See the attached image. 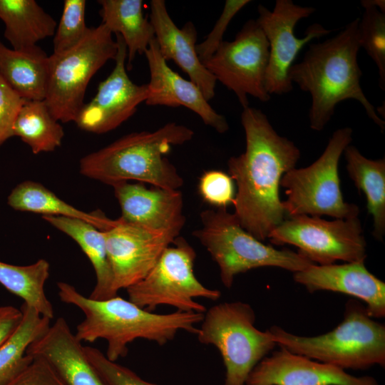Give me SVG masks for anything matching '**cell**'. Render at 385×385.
Masks as SVG:
<instances>
[{
  "label": "cell",
  "mask_w": 385,
  "mask_h": 385,
  "mask_svg": "<svg viewBox=\"0 0 385 385\" xmlns=\"http://www.w3.org/2000/svg\"><path fill=\"white\" fill-rule=\"evenodd\" d=\"M241 123L245 150L227 161L229 175L237 188L234 214L247 232L262 241L284 220L280 181L295 168L300 150L294 142L279 135L258 108H243Z\"/></svg>",
  "instance_id": "1"
},
{
  "label": "cell",
  "mask_w": 385,
  "mask_h": 385,
  "mask_svg": "<svg viewBox=\"0 0 385 385\" xmlns=\"http://www.w3.org/2000/svg\"><path fill=\"white\" fill-rule=\"evenodd\" d=\"M359 22V18H356L334 36L310 43L302 60L289 69L291 82L311 96L309 119L314 130H322L337 106L348 99L360 103L381 132L385 129L384 120L377 115L360 84L362 71L357 60L361 48Z\"/></svg>",
  "instance_id": "2"
},
{
  "label": "cell",
  "mask_w": 385,
  "mask_h": 385,
  "mask_svg": "<svg viewBox=\"0 0 385 385\" xmlns=\"http://www.w3.org/2000/svg\"><path fill=\"white\" fill-rule=\"evenodd\" d=\"M57 287L60 299L79 308L85 315L76 327V338L81 342L105 339L108 343L105 355L112 361L125 357L128 352V345L138 339L163 346L172 341L180 331L196 335L197 324L204 316V313L177 310L156 314L118 295L95 300L83 295L67 282H58Z\"/></svg>",
  "instance_id": "3"
},
{
  "label": "cell",
  "mask_w": 385,
  "mask_h": 385,
  "mask_svg": "<svg viewBox=\"0 0 385 385\" xmlns=\"http://www.w3.org/2000/svg\"><path fill=\"white\" fill-rule=\"evenodd\" d=\"M193 136L192 129L174 122L154 131L131 133L83 157L79 170L85 177L111 186L137 180L179 190L183 178L165 155L173 146L183 145Z\"/></svg>",
  "instance_id": "4"
},
{
  "label": "cell",
  "mask_w": 385,
  "mask_h": 385,
  "mask_svg": "<svg viewBox=\"0 0 385 385\" xmlns=\"http://www.w3.org/2000/svg\"><path fill=\"white\" fill-rule=\"evenodd\" d=\"M269 330L279 347L344 370L385 365V326L354 300L346 302L342 322L325 334L300 336L277 325Z\"/></svg>",
  "instance_id": "5"
},
{
  "label": "cell",
  "mask_w": 385,
  "mask_h": 385,
  "mask_svg": "<svg viewBox=\"0 0 385 385\" xmlns=\"http://www.w3.org/2000/svg\"><path fill=\"white\" fill-rule=\"evenodd\" d=\"M202 227L192 234L217 263L220 280L230 288L235 277L250 270L275 267L294 272L316 265L301 253L277 250L247 232L226 207L200 213Z\"/></svg>",
  "instance_id": "6"
},
{
  "label": "cell",
  "mask_w": 385,
  "mask_h": 385,
  "mask_svg": "<svg viewBox=\"0 0 385 385\" xmlns=\"http://www.w3.org/2000/svg\"><path fill=\"white\" fill-rule=\"evenodd\" d=\"M255 312L244 302H225L204 313L199 342L219 351L225 368L224 385H245L255 366L277 346L269 329L255 327Z\"/></svg>",
  "instance_id": "7"
},
{
  "label": "cell",
  "mask_w": 385,
  "mask_h": 385,
  "mask_svg": "<svg viewBox=\"0 0 385 385\" xmlns=\"http://www.w3.org/2000/svg\"><path fill=\"white\" fill-rule=\"evenodd\" d=\"M352 133L349 127L337 129L317 160L306 168H294L283 175L280 186L286 189L287 198L282 201V205L289 217H358L359 207L343 199L338 173L340 157L350 145Z\"/></svg>",
  "instance_id": "8"
},
{
  "label": "cell",
  "mask_w": 385,
  "mask_h": 385,
  "mask_svg": "<svg viewBox=\"0 0 385 385\" xmlns=\"http://www.w3.org/2000/svg\"><path fill=\"white\" fill-rule=\"evenodd\" d=\"M117 51L112 33L101 24L90 28L76 46L49 56L44 101L57 120L74 122L91 79L108 61L115 60Z\"/></svg>",
  "instance_id": "9"
},
{
  "label": "cell",
  "mask_w": 385,
  "mask_h": 385,
  "mask_svg": "<svg viewBox=\"0 0 385 385\" xmlns=\"http://www.w3.org/2000/svg\"><path fill=\"white\" fill-rule=\"evenodd\" d=\"M168 247L147 275L126 289L128 300L149 312L159 305H169L180 312L205 313L197 298L216 301L218 289L204 286L195 277L196 252L180 235Z\"/></svg>",
  "instance_id": "10"
},
{
  "label": "cell",
  "mask_w": 385,
  "mask_h": 385,
  "mask_svg": "<svg viewBox=\"0 0 385 385\" xmlns=\"http://www.w3.org/2000/svg\"><path fill=\"white\" fill-rule=\"evenodd\" d=\"M272 244H289L320 265L365 261L366 243L357 217L328 221L318 216L297 215L283 220L269 235Z\"/></svg>",
  "instance_id": "11"
},
{
  "label": "cell",
  "mask_w": 385,
  "mask_h": 385,
  "mask_svg": "<svg viewBox=\"0 0 385 385\" xmlns=\"http://www.w3.org/2000/svg\"><path fill=\"white\" fill-rule=\"evenodd\" d=\"M269 43L255 19H249L232 41H222L215 53L202 61L216 81L234 92L243 108L248 96L262 102L270 100L266 89Z\"/></svg>",
  "instance_id": "12"
},
{
  "label": "cell",
  "mask_w": 385,
  "mask_h": 385,
  "mask_svg": "<svg viewBox=\"0 0 385 385\" xmlns=\"http://www.w3.org/2000/svg\"><path fill=\"white\" fill-rule=\"evenodd\" d=\"M256 19L269 43V62L266 73V89L271 96L284 95L293 89L289 71L299 51L312 40L327 36L331 30L314 23L299 38L294 27L302 19L311 16L315 9L302 6L292 0H277L272 11L260 4Z\"/></svg>",
  "instance_id": "13"
},
{
  "label": "cell",
  "mask_w": 385,
  "mask_h": 385,
  "mask_svg": "<svg viewBox=\"0 0 385 385\" xmlns=\"http://www.w3.org/2000/svg\"><path fill=\"white\" fill-rule=\"evenodd\" d=\"M181 229L156 230L128 222L113 220L103 233L113 274L114 289H127L143 279L169 247Z\"/></svg>",
  "instance_id": "14"
},
{
  "label": "cell",
  "mask_w": 385,
  "mask_h": 385,
  "mask_svg": "<svg viewBox=\"0 0 385 385\" xmlns=\"http://www.w3.org/2000/svg\"><path fill=\"white\" fill-rule=\"evenodd\" d=\"M115 66L106 79L98 86L96 96L83 105L74 123L81 130L103 134L115 129L137 111L148 96V86L137 85L125 70L127 47L119 34Z\"/></svg>",
  "instance_id": "15"
},
{
  "label": "cell",
  "mask_w": 385,
  "mask_h": 385,
  "mask_svg": "<svg viewBox=\"0 0 385 385\" xmlns=\"http://www.w3.org/2000/svg\"><path fill=\"white\" fill-rule=\"evenodd\" d=\"M245 385H379L372 376H356L286 349L272 351L249 374Z\"/></svg>",
  "instance_id": "16"
},
{
  "label": "cell",
  "mask_w": 385,
  "mask_h": 385,
  "mask_svg": "<svg viewBox=\"0 0 385 385\" xmlns=\"http://www.w3.org/2000/svg\"><path fill=\"white\" fill-rule=\"evenodd\" d=\"M293 278L309 292L330 291L352 296L366 303L372 318L385 317V283L367 270L364 261L313 265L294 272Z\"/></svg>",
  "instance_id": "17"
},
{
  "label": "cell",
  "mask_w": 385,
  "mask_h": 385,
  "mask_svg": "<svg viewBox=\"0 0 385 385\" xmlns=\"http://www.w3.org/2000/svg\"><path fill=\"white\" fill-rule=\"evenodd\" d=\"M150 70L148 106H184L195 113L202 122L220 133L229 130L225 117L217 113L205 98L200 88L173 71L159 51L155 38L145 52Z\"/></svg>",
  "instance_id": "18"
},
{
  "label": "cell",
  "mask_w": 385,
  "mask_h": 385,
  "mask_svg": "<svg viewBox=\"0 0 385 385\" xmlns=\"http://www.w3.org/2000/svg\"><path fill=\"white\" fill-rule=\"evenodd\" d=\"M150 21L163 58L173 61L201 90L209 101L215 96L216 79L196 52L197 30L191 21L178 28L170 16L165 1L151 0Z\"/></svg>",
  "instance_id": "19"
},
{
  "label": "cell",
  "mask_w": 385,
  "mask_h": 385,
  "mask_svg": "<svg viewBox=\"0 0 385 385\" xmlns=\"http://www.w3.org/2000/svg\"><path fill=\"white\" fill-rule=\"evenodd\" d=\"M112 187L123 220L156 230L183 228L185 217L180 190L148 188L128 182Z\"/></svg>",
  "instance_id": "20"
},
{
  "label": "cell",
  "mask_w": 385,
  "mask_h": 385,
  "mask_svg": "<svg viewBox=\"0 0 385 385\" xmlns=\"http://www.w3.org/2000/svg\"><path fill=\"white\" fill-rule=\"evenodd\" d=\"M26 354L47 362L65 385H105L63 317L29 346Z\"/></svg>",
  "instance_id": "21"
},
{
  "label": "cell",
  "mask_w": 385,
  "mask_h": 385,
  "mask_svg": "<svg viewBox=\"0 0 385 385\" xmlns=\"http://www.w3.org/2000/svg\"><path fill=\"white\" fill-rule=\"evenodd\" d=\"M43 220L72 238L89 259L96 283L89 298L105 300L118 295L103 233L93 225L76 218L42 216Z\"/></svg>",
  "instance_id": "22"
},
{
  "label": "cell",
  "mask_w": 385,
  "mask_h": 385,
  "mask_svg": "<svg viewBox=\"0 0 385 385\" xmlns=\"http://www.w3.org/2000/svg\"><path fill=\"white\" fill-rule=\"evenodd\" d=\"M48 58L38 46L17 51L0 41V75L25 100L45 99Z\"/></svg>",
  "instance_id": "23"
},
{
  "label": "cell",
  "mask_w": 385,
  "mask_h": 385,
  "mask_svg": "<svg viewBox=\"0 0 385 385\" xmlns=\"http://www.w3.org/2000/svg\"><path fill=\"white\" fill-rule=\"evenodd\" d=\"M102 23L119 34L127 47L128 70L137 54L143 55L155 38L152 24L143 12L142 0H99Z\"/></svg>",
  "instance_id": "24"
},
{
  "label": "cell",
  "mask_w": 385,
  "mask_h": 385,
  "mask_svg": "<svg viewBox=\"0 0 385 385\" xmlns=\"http://www.w3.org/2000/svg\"><path fill=\"white\" fill-rule=\"evenodd\" d=\"M4 37L12 48L22 51L54 36L57 22L34 0H0Z\"/></svg>",
  "instance_id": "25"
},
{
  "label": "cell",
  "mask_w": 385,
  "mask_h": 385,
  "mask_svg": "<svg viewBox=\"0 0 385 385\" xmlns=\"http://www.w3.org/2000/svg\"><path fill=\"white\" fill-rule=\"evenodd\" d=\"M14 210L31 212L42 216H60L86 221L100 230L107 229L113 220L100 211L86 212L61 200L42 184L26 180L17 185L7 198Z\"/></svg>",
  "instance_id": "26"
},
{
  "label": "cell",
  "mask_w": 385,
  "mask_h": 385,
  "mask_svg": "<svg viewBox=\"0 0 385 385\" xmlns=\"http://www.w3.org/2000/svg\"><path fill=\"white\" fill-rule=\"evenodd\" d=\"M344 153L350 178L366 195L368 211L374 220L373 235L382 240L385 234V159H369L351 145Z\"/></svg>",
  "instance_id": "27"
},
{
  "label": "cell",
  "mask_w": 385,
  "mask_h": 385,
  "mask_svg": "<svg viewBox=\"0 0 385 385\" xmlns=\"http://www.w3.org/2000/svg\"><path fill=\"white\" fill-rule=\"evenodd\" d=\"M21 310L20 324L0 346V385H6L32 362L33 358L26 354L27 348L51 325V319L34 307L24 303Z\"/></svg>",
  "instance_id": "28"
},
{
  "label": "cell",
  "mask_w": 385,
  "mask_h": 385,
  "mask_svg": "<svg viewBox=\"0 0 385 385\" xmlns=\"http://www.w3.org/2000/svg\"><path fill=\"white\" fill-rule=\"evenodd\" d=\"M51 113L44 100H26L13 127V135L27 144L34 154L53 152L61 145L62 125Z\"/></svg>",
  "instance_id": "29"
},
{
  "label": "cell",
  "mask_w": 385,
  "mask_h": 385,
  "mask_svg": "<svg viewBox=\"0 0 385 385\" xmlns=\"http://www.w3.org/2000/svg\"><path fill=\"white\" fill-rule=\"evenodd\" d=\"M50 265L40 259L29 265H14L0 261V284L9 292L21 297L42 316L52 319L53 308L45 293Z\"/></svg>",
  "instance_id": "30"
},
{
  "label": "cell",
  "mask_w": 385,
  "mask_h": 385,
  "mask_svg": "<svg viewBox=\"0 0 385 385\" xmlns=\"http://www.w3.org/2000/svg\"><path fill=\"white\" fill-rule=\"evenodd\" d=\"M360 47L363 48L376 64L379 85L385 90V13L379 9H364L359 22Z\"/></svg>",
  "instance_id": "31"
},
{
  "label": "cell",
  "mask_w": 385,
  "mask_h": 385,
  "mask_svg": "<svg viewBox=\"0 0 385 385\" xmlns=\"http://www.w3.org/2000/svg\"><path fill=\"white\" fill-rule=\"evenodd\" d=\"M86 1L65 0L59 24L53 39V53L65 52L78 44L86 36L90 28L85 21Z\"/></svg>",
  "instance_id": "32"
},
{
  "label": "cell",
  "mask_w": 385,
  "mask_h": 385,
  "mask_svg": "<svg viewBox=\"0 0 385 385\" xmlns=\"http://www.w3.org/2000/svg\"><path fill=\"white\" fill-rule=\"evenodd\" d=\"M83 349L105 385H158L144 380L131 369L109 360L97 348L86 346Z\"/></svg>",
  "instance_id": "33"
},
{
  "label": "cell",
  "mask_w": 385,
  "mask_h": 385,
  "mask_svg": "<svg viewBox=\"0 0 385 385\" xmlns=\"http://www.w3.org/2000/svg\"><path fill=\"white\" fill-rule=\"evenodd\" d=\"M197 188L203 200L217 207L232 204L235 196L233 180L220 170L205 172L200 178Z\"/></svg>",
  "instance_id": "34"
},
{
  "label": "cell",
  "mask_w": 385,
  "mask_h": 385,
  "mask_svg": "<svg viewBox=\"0 0 385 385\" xmlns=\"http://www.w3.org/2000/svg\"><path fill=\"white\" fill-rule=\"evenodd\" d=\"M250 2V0L225 1L222 12L210 33L204 41L196 45V52L202 63L215 53L223 41V35L232 18Z\"/></svg>",
  "instance_id": "35"
},
{
  "label": "cell",
  "mask_w": 385,
  "mask_h": 385,
  "mask_svg": "<svg viewBox=\"0 0 385 385\" xmlns=\"http://www.w3.org/2000/svg\"><path fill=\"white\" fill-rule=\"evenodd\" d=\"M25 101L0 75V146L14 136V124Z\"/></svg>",
  "instance_id": "36"
},
{
  "label": "cell",
  "mask_w": 385,
  "mask_h": 385,
  "mask_svg": "<svg viewBox=\"0 0 385 385\" xmlns=\"http://www.w3.org/2000/svg\"><path fill=\"white\" fill-rule=\"evenodd\" d=\"M6 385H65L58 374L44 360L32 362Z\"/></svg>",
  "instance_id": "37"
},
{
  "label": "cell",
  "mask_w": 385,
  "mask_h": 385,
  "mask_svg": "<svg viewBox=\"0 0 385 385\" xmlns=\"http://www.w3.org/2000/svg\"><path fill=\"white\" fill-rule=\"evenodd\" d=\"M23 314L13 306L0 307V346L14 334L20 324Z\"/></svg>",
  "instance_id": "38"
},
{
  "label": "cell",
  "mask_w": 385,
  "mask_h": 385,
  "mask_svg": "<svg viewBox=\"0 0 385 385\" xmlns=\"http://www.w3.org/2000/svg\"><path fill=\"white\" fill-rule=\"evenodd\" d=\"M361 4L365 8L372 7L379 9L381 12L385 13V1L384 0H362Z\"/></svg>",
  "instance_id": "39"
}]
</instances>
